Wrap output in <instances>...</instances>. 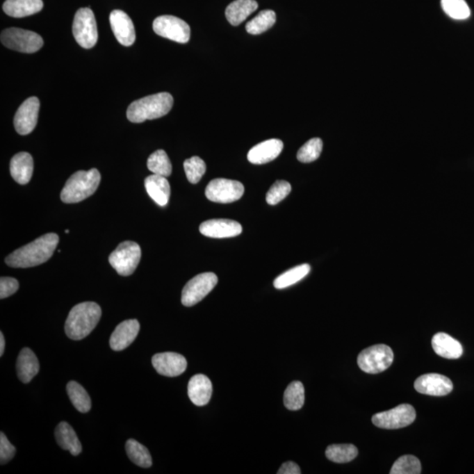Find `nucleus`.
Segmentation results:
<instances>
[{
  "label": "nucleus",
  "instance_id": "nucleus-1",
  "mask_svg": "<svg viewBox=\"0 0 474 474\" xmlns=\"http://www.w3.org/2000/svg\"><path fill=\"white\" fill-rule=\"evenodd\" d=\"M59 237L49 233L6 256V263L13 268H29L48 261L58 247Z\"/></svg>",
  "mask_w": 474,
  "mask_h": 474
},
{
  "label": "nucleus",
  "instance_id": "nucleus-2",
  "mask_svg": "<svg viewBox=\"0 0 474 474\" xmlns=\"http://www.w3.org/2000/svg\"><path fill=\"white\" fill-rule=\"evenodd\" d=\"M101 315V309L95 302H83L73 307L65 322L67 336L72 340L85 338L95 329Z\"/></svg>",
  "mask_w": 474,
  "mask_h": 474
},
{
  "label": "nucleus",
  "instance_id": "nucleus-3",
  "mask_svg": "<svg viewBox=\"0 0 474 474\" xmlns=\"http://www.w3.org/2000/svg\"><path fill=\"white\" fill-rule=\"evenodd\" d=\"M172 106L173 98L170 93H156L133 101L129 106L126 117L131 122L142 123L161 118L171 111Z\"/></svg>",
  "mask_w": 474,
  "mask_h": 474
},
{
  "label": "nucleus",
  "instance_id": "nucleus-4",
  "mask_svg": "<svg viewBox=\"0 0 474 474\" xmlns=\"http://www.w3.org/2000/svg\"><path fill=\"white\" fill-rule=\"evenodd\" d=\"M101 176L97 169L90 171H79L71 176L62 190L61 199L63 202L79 203L88 199L98 189Z\"/></svg>",
  "mask_w": 474,
  "mask_h": 474
},
{
  "label": "nucleus",
  "instance_id": "nucleus-5",
  "mask_svg": "<svg viewBox=\"0 0 474 474\" xmlns=\"http://www.w3.org/2000/svg\"><path fill=\"white\" fill-rule=\"evenodd\" d=\"M141 248L135 242H123L109 256V263L122 276L132 275L141 260Z\"/></svg>",
  "mask_w": 474,
  "mask_h": 474
},
{
  "label": "nucleus",
  "instance_id": "nucleus-6",
  "mask_svg": "<svg viewBox=\"0 0 474 474\" xmlns=\"http://www.w3.org/2000/svg\"><path fill=\"white\" fill-rule=\"evenodd\" d=\"M393 362V352L389 346L376 345L362 350L358 357L359 368L366 373H382Z\"/></svg>",
  "mask_w": 474,
  "mask_h": 474
},
{
  "label": "nucleus",
  "instance_id": "nucleus-7",
  "mask_svg": "<svg viewBox=\"0 0 474 474\" xmlns=\"http://www.w3.org/2000/svg\"><path fill=\"white\" fill-rule=\"evenodd\" d=\"M73 35L83 48L92 49L98 41V29L95 13L90 8H80L76 13L72 26Z\"/></svg>",
  "mask_w": 474,
  "mask_h": 474
},
{
  "label": "nucleus",
  "instance_id": "nucleus-8",
  "mask_svg": "<svg viewBox=\"0 0 474 474\" xmlns=\"http://www.w3.org/2000/svg\"><path fill=\"white\" fill-rule=\"evenodd\" d=\"M1 42L6 48L22 53H35L43 46L38 33L17 28L5 29L1 33Z\"/></svg>",
  "mask_w": 474,
  "mask_h": 474
},
{
  "label": "nucleus",
  "instance_id": "nucleus-9",
  "mask_svg": "<svg viewBox=\"0 0 474 474\" xmlns=\"http://www.w3.org/2000/svg\"><path fill=\"white\" fill-rule=\"evenodd\" d=\"M218 283V278L213 272L199 275L190 280L183 287L181 302L183 306L192 307L202 302Z\"/></svg>",
  "mask_w": 474,
  "mask_h": 474
},
{
  "label": "nucleus",
  "instance_id": "nucleus-10",
  "mask_svg": "<svg viewBox=\"0 0 474 474\" xmlns=\"http://www.w3.org/2000/svg\"><path fill=\"white\" fill-rule=\"evenodd\" d=\"M416 412L409 404H402L389 411L376 414L373 423L379 428L386 430L402 429L415 422Z\"/></svg>",
  "mask_w": 474,
  "mask_h": 474
},
{
  "label": "nucleus",
  "instance_id": "nucleus-11",
  "mask_svg": "<svg viewBox=\"0 0 474 474\" xmlns=\"http://www.w3.org/2000/svg\"><path fill=\"white\" fill-rule=\"evenodd\" d=\"M245 193V186L236 180L216 179H213L206 186V196L209 200L216 203H232L242 198Z\"/></svg>",
  "mask_w": 474,
  "mask_h": 474
},
{
  "label": "nucleus",
  "instance_id": "nucleus-12",
  "mask_svg": "<svg viewBox=\"0 0 474 474\" xmlns=\"http://www.w3.org/2000/svg\"><path fill=\"white\" fill-rule=\"evenodd\" d=\"M153 30L156 35L179 43L188 42L191 35L188 23L172 15L158 17L153 22Z\"/></svg>",
  "mask_w": 474,
  "mask_h": 474
},
{
  "label": "nucleus",
  "instance_id": "nucleus-13",
  "mask_svg": "<svg viewBox=\"0 0 474 474\" xmlns=\"http://www.w3.org/2000/svg\"><path fill=\"white\" fill-rule=\"evenodd\" d=\"M40 100L31 97L22 103L17 110L15 116V126L17 133L26 136L33 132L38 122Z\"/></svg>",
  "mask_w": 474,
  "mask_h": 474
},
{
  "label": "nucleus",
  "instance_id": "nucleus-14",
  "mask_svg": "<svg viewBox=\"0 0 474 474\" xmlns=\"http://www.w3.org/2000/svg\"><path fill=\"white\" fill-rule=\"evenodd\" d=\"M415 389L417 392L423 395L432 396H445L449 395L453 390L452 380L447 377L429 373L419 377L416 380Z\"/></svg>",
  "mask_w": 474,
  "mask_h": 474
},
{
  "label": "nucleus",
  "instance_id": "nucleus-15",
  "mask_svg": "<svg viewBox=\"0 0 474 474\" xmlns=\"http://www.w3.org/2000/svg\"><path fill=\"white\" fill-rule=\"evenodd\" d=\"M152 365L159 375L166 377L181 375L188 368L185 357L175 352L156 354L152 358Z\"/></svg>",
  "mask_w": 474,
  "mask_h": 474
},
{
  "label": "nucleus",
  "instance_id": "nucleus-16",
  "mask_svg": "<svg viewBox=\"0 0 474 474\" xmlns=\"http://www.w3.org/2000/svg\"><path fill=\"white\" fill-rule=\"evenodd\" d=\"M110 24L115 36L122 45L129 47L136 41V30L132 19L122 10H113L110 15Z\"/></svg>",
  "mask_w": 474,
  "mask_h": 474
},
{
  "label": "nucleus",
  "instance_id": "nucleus-17",
  "mask_svg": "<svg viewBox=\"0 0 474 474\" xmlns=\"http://www.w3.org/2000/svg\"><path fill=\"white\" fill-rule=\"evenodd\" d=\"M199 231L211 238H228L239 236L243 232V227L232 220L215 219L202 223Z\"/></svg>",
  "mask_w": 474,
  "mask_h": 474
},
{
  "label": "nucleus",
  "instance_id": "nucleus-18",
  "mask_svg": "<svg viewBox=\"0 0 474 474\" xmlns=\"http://www.w3.org/2000/svg\"><path fill=\"white\" fill-rule=\"evenodd\" d=\"M140 323L138 320H126L116 327L110 338V346L115 352L128 348L138 337Z\"/></svg>",
  "mask_w": 474,
  "mask_h": 474
},
{
  "label": "nucleus",
  "instance_id": "nucleus-19",
  "mask_svg": "<svg viewBox=\"0 0 474 474\" xmlns=\"http://www.w3.org/2000/svg\"><path fill=\"white\" fill-rule=\"evenodd\" d=\"M284 148L279 139H270L254 146L248 153V160L253 165H263L278 158Z\"/></svg>",
  "mask_w": 474,
  "mask_h": 474
},
{
  "label": "nucleus",
  "instance_id": "nucleus-20",
  "mask_svg": "<svg viewBox=\"0 0 474 474\" xmlns=\"http://www.w3.org/2000/svg\"><path fill=\"white\" fill-rule=\"evenodd\" d=\"M213 385L211 380L203 375L192 377L188 383V396L195 405L203 407L211 399Z\"/></svg>",
  "mask_w": 474,
  "mask_h": 474
},
{
  "label": "nucleus",
  "instance_id": "nucleus-21",
  "mask_svg": "<svg viewBox=\"0 0 474 474\" xmlns=\"http://www.w3.org/2000/svg\"><path fill=\"white\" fill-rule=\"evenodd\" d=\"M432 348L437 355L457 359L463 355V347L458 340L446 333H437L432 338Z\"/></svg>",
  "mask_w": 474,
  "mask_h": 474
},
{
  "label": "nucleus",
  "instance_id": "nucleus-22",
  "mask_svg": "<svg viewBox=\"0 0 474 474\" xmlns=\"http://www.w3.org/2000/svg\"><path fill=\"white\" fill-rule=\"evenodd\" d=\"M33 161L28 152H19L10 162V172L13 179L21 185H26L33 176Z\"/></svg>",
  "mask_w": 474,
  "mask_h": 474
},
{
  "label": "nucleus",
  "instance_id": "nucleus-23",
  "mask_svg": "<svg viewBox=\"0 0 474 474\" xmlns=\"http://www.w3.org/2000/svg\"><path fill=\"white\" fill-rule=\"evenodd\" d=\"M147 193L156 204L165 206L168 204L171 195V186L165 177L156 174L150 175L145 181Z\"/></svg>",
  "mask_w": 474,
  "mask_h": 474
},
{
  "label": "nucleus",
  "instance_id": "nucleus-24",
  "mask_svg": "<svg viewBox=\"0 0 474 474\" xmlns=\"http://www.w3.org/2000/svg\"><path fill=\"white\" fill-rule=\"evenodd\" d=\"M17 375L23 383H29L40 370L38 357L28 348L19 352L16 363Z\"/></svg>",
  "mask_w": 474,
  "mask_h": 474
},
{
  "label": "nucleus",
  "instance_id": "nucleus-25",
  "mask_svg": "<svg viewBox=\"0 0 474 474\" xmlns=\"http://www.w3.org/2000/svg\"><path fill=\"white\" fill-rule=\"evenodd\" d=\"M43 8L42 0H6L3 10L13 18H24L35 15Z\"/></svg>",
  "mask_w": 474,
  "mask_h": 474
},
{
  "label": "nucleus",
  "instance_id": "nucleus-26",
  "mask_svg": "<svg viewBox=\"0 0 474 474\" xmlns=\"http://www.w3.org/2000/svg\"><path fill=\"white\" fill-rule=\"evenodd\" d=\"M55 436L56 442L62 449L69 450L73 456H78L82 452V446L72 427L65 422L60 423L56 427Z\"/></svg>",
  "mask_w": 474,
  "mask_h": 474
},
{
  "label": "nucleus",
  "instance_id": "nucleus-27",
  "mask_svg": "<svg viewBox=\"0 0 474 474\" xmlns=\"http://www.w3.org/2000/svg\"><path fill=\"white\" fill-rule=\"evenodd\" d=\"M258 8L256 0H236L227 8L226 18L232 26H239Z\"/></svg>",
  "mask_w": 474,
  "mask_h": 474
},
{
  "label": "nucleus",
  "instance_id": "nucleus-28",
  "mask_svg": "<svg viewBox=\"0 0 474 474\" xmlns=\"http://www.w3.org/2000/svg\"><path fill=\"white\" fill-rule=\"evenodd\" d=\"M66 389L73 406L79 412L88 413L90 411L92 408L91 398L81 385L76 382H70Z\"/></svg>",
  "mask_w": 474,
  "mask_h": 474
},
{
  "label": "nucleus",
  "instance_id": "nucleus-29",
  "mask_svg": "<svg viewBox=\"0 0 474 474\" xmlns=\"http://www.w3.org/2000/svg\"><path fill=\"white\" fill-rule=\"evenodd\" d=\"M126 452L129 459L136 466L142 468H149L152 466V458L149 450L136 440H128L126 443Z\"/></svg>",
  "mask_w": 474,
  "mask_h": 474
},
{
  "label": "nucleus",
  "instance_id": "nucleus-30",
  "mask_svg": "<svg viewBox=\"0 0 474 474\" xmlns=\"http://www.w3.org/2000/svg\"><path fill=\"white\" fill-rule=\"evenodd\" d=\"M305 403V389L300 382H293L284 393V405L289 410H299Z\"/></svg>",
  "mask_w": 474,
  "mask_h": 474
},
{
  "label": "nucleus",
  "instance_id": "nucleus-31",
  "mask_svg": "<svg viewBox=\"0 0 474 474\" xmlns=\"http://www.w3.org/2000/svg\"><path fill=\"white\" fill-rule=\"evenodd\" d=\"M310 270L311 268H310V265L308 263L293 267V268L286 270L283 275L279 276L275 280L273 285H275L276 289L286 288V287L295 285V284L305 278L309 275Z\"/></svg>",
  "mask_w": 474,
  "mask_h": 474
},
{
  "label": "nucleus",
  "instance_id": "nucleus-32",
  "mask_svg": "<svg viewBox=\"0 0 474 474\" xmlns=\"http://www.w3.org/2000/svg\"><path fill=\"white\" fill-rule=\"evenodd\" d=\"M327 459L334 463L345 464L352 461L358 456L359 450L353 445H332L326 449Z\"/></svg>",
  "mask_w": 474,
  "mask_h": 474
},
{
  "label": "nucleus",
  "instance_id": "nucleus-33",
  "mask_svg": "<svg viewBox=\"0 0 474 474\" xmlns=\"http://www.w3.org/2000/svg\"><path fill=\"white\" fill-rule=\"evenodd\" d=\"M276 22V13L272 10H263L247 23L246 30L250 35H260L269 30Z\"/></svg>",
  "mask_w": 474,
  "mask_h": 474
},
{
  "label": "nucleus",
  "instance_id": "nucleus-34",
  "mask_svg": "<svg viewBox=\"0 0 474 474\" xmlns=\"http://www.w3.org/2000/svg\"><path fill=\"white\" fill-rule=\"evenodd\" d=\"M147 166H148L149 171L154 174L165 177V178L172 174V163L165 150L158 149L150 155L148 162H147Z\"/></svg>",
  "mask_w": 474,
  "mask_h": 474
},
{
  "label": "nucleus",
  "instance_id": "nucleus-35",
  "mask_svg": "<svg viewBox=\"0 0 474 474\" xmlns=\"http://www.w3.org/2000/svg\"><path fill=\"white\" fill-rule=\"evenodd\" d=\"M443 12L457 21L468 19L471 10L466 0H441Z\"/></svg>",
  "mask_w": 474,
  "mask_h": 474
},
{
  "label": "nucleus",
  "instance_id": "nucleus-36",
  "mask_svg": "<svg viewBox=\"0 0 474 474\" xmlns=\"http://www.w3.org/2000/svg\"><path fill=\"white\" fill-rule=\"evenodd\" d=\"M422 473V465L420 460L413 455L400 457L393 464L390 473L391 474H419Z\"/></svg>",
  "mask_w": 474,
  "mask_h": 474
},
{
  "label": "nucleus",
  "instance_id": "nucleus-37",
  "mask_svg": "<svg viewBox=\"0 0 474 474\" xmlns=\"http://www.w3.org/2000/svg\"><path fill=\"white\" fill-rule=\"evenodd\" d=\"M322 150V141L320 138L310 139L297 153V158L302 163H311L319 158Z\"/></svg>",
  "mask_w": 474,
  "mask_h": 474
},
{
  "label": "nucleus",
  "instance_id": "nucleus-38",
  "mask_svg": "<svg viewBox=\"0 0 474 474\" xmlns=\"http://www.w3.org/2000/svg\"><path fill=\"white\" fill-rule=\"evenodd\" d=\"M183 169H185L186 178L189 182L197 183L205 174L206 165L199 156H193L191 158L186 159L183 163Z\"/></svg>",
  "mask_w": 474,
  "mask_h": 474
},
{
  "label": "nucleus",
  "instance_id": "nucleus-39",
  "mask_svg": "<svg viewBox=\"0 0 474 474\" xmlns=\"http://www.w3.org/2000/svg\"><path fill=\"white\" fill-rule=\"evenodd\" d=\"M292 186L288 182L284 180H279L275 185L270 188L266 195V202L269 205L275 206L279 204L280 202L291 193Z\"/></svg>",
  "mask_w": 474,
  "mask_h": 474
},
{
  "label": "nucleus",
  "instance_id": "nucleus-40",
  "mask_svg": "<svg viewBox=\"0 0 474 474\" xmlns=\"http://www.w3.org/2000/svg\"><path fill=\"white\" fill-rule=\"evenodd\" d=\"M15 447L9 442L8 437L5 434L1 432L0 434V463L1 465H6L13 459L15 456Z\"/></svg>",
  "mask_w": 474,
  "mask_h": 474
},
{
  "label": "nucleus",
  "instance_id": "nucleus-41",
  "mask_svg": "<svg viewBox=\"0 0 474 474\" xmlns=\"http://www.w3.org/2000/svg\"><path fill=\"white\" fill-rule=\"evenodd\" d=\"M18 289V280L9 277H2L0 279V298L2 300L13 295Z\"/></svg>",
  "mask_w": 474,
  "mask_h": 474
},
{
  "label": "nucleus",
  "instance_id": "nucleus-42",
  "mask_svg": "<svg viewBox=\"0 0 474 474\" xmlns=\"http://www.w3.org/2000/svg\"><path fill=\"white\" fill-rule=\"evenodd\" d=\"M300 466L296 463L288 461L284 463L278 471V474H300Z\"/></svg>",
  "mask_w": 474,
  "mask_h": 474
},
{
  "label": "nucleus",
  "instance_id": "nucleus-43",
  "mask_svg": "<svg viewBox=\"0 0 474 474\" xmlns=\"http://www.w3.org/2000/svg\"><path fill=\"white\" fill-rule=\"evenodd\" d=\"M5 346H6V342H5V337L4 335H3V333H0V356H3V354H4L5 352Z\"/></svg>",
  "mask_w": 474,
  "mask_h": 474
}]
</instances>
